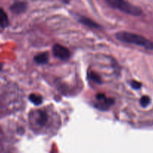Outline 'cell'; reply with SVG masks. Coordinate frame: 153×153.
Masks as SVG:
<instances>
[{
	"instance_id": "52a82bcc",
	"label": "cell",
	"mask_w": 153,
	"mask_h": 153,
	"mask_svg": "<svg viewBox=\"0 0 153 153\" xmlns=\"http://www.w3.org/2000/svg\"><path fill=\"white\" fill-rule=\"evenodd\" d=\"M34 59H35V61L36 62V63H38V64L44 65L48 63L49 57H48V53H39L37 56H35Z\"/></svg>"
},
{
	"instance_id": "30bf717a",
	"label": "cell",
	"mask_w": 153,
	"mask_h": 153,
	"mask_svg": "<svg viewBox=\"0 0 153 153\" xmlns=\"http://www.w3.org/2000/svg\"><path fill=\"white\" fill-rule=\"evenodd\" d=\"M151 102V99L149 96H146V95H144L142 98H140V105L142 106L143 107H146Z\"/></svg>"
},
{
	"instance_id": "8992f818",
	"label": "cell",
	"mask_w": 153,
	"mask_h": 153,
	"mask_svg": "<svg viewBox=\"0 0 153 153\" xmlns=\"http://www.w3.org/2000/svg\"><path fill=\"white\" fill-rule=\"evenodd\" d=\"M79 21L82 23V24L85 25L86 26H89L90 28H93V29H100L101 26L100 25H98V23H95V21L92 20L91 19L87 18L86 17H81L79 20Z\"/></svg>"
},
{
	"instance_id": "4fadbf2b",
	"label": "cell",
	"mask_w": 153,
	"mask_h": 153,
	"mask_svg": "<svg viewBox=\"0 0 153 153\" xmlns=\"http://www.w3.org/2000/svg\"><path fill=\"white\" fill-rule=\"evenodd\" d=\"M1 68H2V65L0 64V69H1Z\"/></svg>"
},
{
	"instance_id": "8fae6325",
	"label": "cell",
	"mask_w": 153,
	"mask_h": 153,
	"mask_svg": "<svg viewBox=\"0 0 153 153\" xmlns=\"http://www.w3.org/2000/svg\"><path fill=\"white\" fill-rule=\"evenodd\" d=\"M89 76L90 77V79H92L93 81L96 82L98 83H101V76L95 72H90L89 74Z\"/></svg>"
},
{
	"instance_id": "277c9868",
	"label": "cell",
	"mask_w": 153,
	"mask_h": 153,
	"mask_svg": "<svg viewBox=\"0 0 153 153\" xmlns=\"http://www.w3.org/2000/svg\"><path fill=\"white\" fill-rule=\"evenodd\" d=\"M27 9V4L24 2H14L11 6V10L14 14H22Z\"/></svg>"
},
{
	"instance_id": "9c48e42d",
	"label": "cell",
	"mask_w": 153,
	"mask_h": 153,
	"mask_svg": "<svg viewBox=\"0 0 153 153\" xmlns=\"http://www.w3.org/2000/svg\"><path fill=\"white\" fill-rule=\"evenodd\" d=\"M38 123L39 126H45L48 122V115L45 112H39V117L38 118Z\"/></svg>"
},
{
	"instance_id": "7c38bea8",
	"label": "cell",
	"mask_w": 153,
	"mask_h": 153,
	"mask_svg": "<svg viewBox=\"0 0 153 153\" xmlns=\"http://www.w3.org/2000/svg\"><path fill=\"white\" fill-rule=\"evenodd\" d=\"M142 86V84H141L140 82L137 81H132L131 82V87L134 89H140Z\"/></svg>"
},
{
	"instance_id": "ba28073f",
	"label": "cell",
	"mask_w": 153,
	"mask_h": 153,
	"mask_svg": "<svg viewBox=\"0 0 153 153\" xmlns=\"http://www.w3.org/2000/svg\"><path fill=\"white\" fill-rule=\"evenodd\" d=\"M29 100L32 103H33L35 105H40L42 103V101H43V98L41 95H38L36 94H31L29 95Z\"/></svg>"
},
{
	"instance_id": "3957f363",
	"label": "cell",
	"mask_w": 153,
	"mask_h": 153,
	"mask_svg": "<svg viewBox=\"0 0 153 153\" xmlns=\"http://www.w3.org/2000/svg\"><path fill=\"white\" fill-rule=\"evenodd\" d=\"M54 56L61 60H68L70 58L71 53L69 50L61 45H55L53 48Z\"/></svg>"
},
{
	"instance_id": "5b68a950",
	"label": "cell",
	"mask_w": 153,
	"mask_h": 153,
	"mask_svg": "<svg viewBox=\"0 0 153 153\" xmlns=\"http://www.w3.org/2000/svg\"><path fill=\"white\" fill-rule=\"evenodd\" d=\"M9 25V19L8 14L2 8H0V27L5 29Z\"/></svg>"
},
{
	"instance_id": "7a4b0ae2",
	"label": "cell",
	"mask_w": 153,
	"mask_h": 153,
	"mask_svg": "<svg viewBox=\"0 0 153 153\" xmlns=\"http://www.w3.org/2000/svg\"><path fill=\"white\" fill-rule=\"evenodd\" d=\"M105 2L112 8L120 10L130 15L139 16L142 14L140 8L129 3L126 0H105Z\"/></svg>"
},
{
	"instance_id": "6da1fadb",
	"label": "cell",
	"mask_w": 153,
	"mask_h": 153,
	"mask_svg": "<svg viewBox=\"0 0 153 153\" xmlns=\"http://www.w3.org/2000/svg\"><path fill=\"white\" fill-rule=\"evenodd\" d=\"M116 38L121 42L140 46L147 50L153 49V43L143 36L128 32H119L116 34Z\"/></svg>"
}]
</instances>
